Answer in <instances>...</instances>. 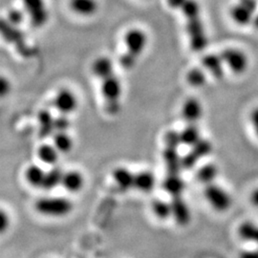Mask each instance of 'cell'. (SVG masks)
I'll return each mask as SVG.
<instances>
[{
	"label": "cell",
	"mask_w": 258,
	"mask_h": 258,
	"mask_svg": "<svg viewBox=\"0 0 258 258\" xmlns=\"http://www.w3.org/2000/svg\"><path fill=\"white\" fill-rule=\"evenodd\" d=\"M163 188L170 197L183 195L184 182L180 174L167 173L163 181Z\"/></svg>",
	"instance_id": "18"
},
{
	"label": "cell",
	"mask_w": 258,
	"mask_h": 258,
	"mask_svg": "<svg viewBox=\"0 0 258 258\" xmlns=\"http://www.w3.org/2000/svg\"><path fill=\"white\" fill-rule=\"evenodd\" d=\"M244 258H258V249L255 251H245L241 254Z\"/></svg>",
	"instance_id": "37"
},
{
	"label": "cell",
	"mask_w": 258,
	"mask_h": 258,
	"mask_svg": "<svg viewBox=\"0 0 258 258\" xmlns=\"http://www.w3.org/2000/svg\"><path fill=\"white\" fill-rule=\"evenodd\" d=\"M46 171L37 165H31L25 170V179L28 184L34 187H42Z\"/></svg>",
	"instance_id": "23"
},
{
	"label": "cell",
	"mask_w": 258,
	"mask_h": 258,
	"mask_svg": "<svg viewBox=\"0 0 258 258\" xmlns=\"http://www.w3.org/2000/svg\"><path fill=\"white\" fill-rule=\"evenodd\" d=\"M69 7L76 15L83 18H91L100 9L98 0H70Z\"/></svg>",
	"instance_id": "12"
},
{
	"label": "cell",
	"mask_w": 258,
	"mask_h": 258,
	"mask_svg": "<svg viewBox=\"0 0 258 258\" xmlns=\"http://www.w3.org/2000/svg\"><path fill=\"white\" fill-rule=\"evenodd\" d=\"M53 145L60 154H66L72 150L74 142L71 136L67 133V131H61L54 133Z\"/></svg>",
	"instance_id": "25"
},
{
	"label": "cell",
	"mask_w": 258,
	"mask_h": 258,
	"mask_svg": "<svg viewBox=\"0 0 258 258\" xmlns=\"http://www.w3.org/2000/svg\"><path fill=\"white\" fill-rule=\"evenodd\" d=\"M223 62L221 55H207L202 58L204 67L217 80H221L224 75Z\"/></svg>",
	"instance_id": "21"
},
{
	"label": "cell",
	"mask_w": 258,
	"mask_h": 258,
	"mask_svg": "<svg viewBox=\"0 0 258 258\" xmlns=\"http://www.w3.org/2000/svg\"><path fill=\"white\" fill-rule=\"evenodd\" d=\"M61 185L70 194H78L83 189L84 178L80 171L70 170L64 172Z\"/></svg>",
	"instance_id": "17"
},
{
	"label": "cell",
	"mask_w": 258,
	"mask_h": 258,
	"mask_svg": "<svg viewBox=\"0 0 258 258\" xmlns=\"http://www.w3.org/2000/svg\"><path fill=\"white\" fill-rule=\"evenodd\" d=\"M123 42L125 45V52L120 55V65L125 70H131L143 55L148 45V37L147 33L139 28L128 30L124 37Z\"/></svg>",
	"instance_id": "2"
},
{
	"label": "cell",
	"mask_w": 258,
	"mask_h": 258,
	"mask_svg": "<svg viewBox=\"0 0 258 258\" xmlns=\"http://www.w3.org/2000/svg\"><path fill=\"white\" fill-rule=\"evenodd\" d=\"M156 185V177L149 170H142L135 174L134 187L144 194L150 192Z\"/></svg>",
	"instance_id": "19"
},
{
	"label": "cell",
	"mask_w": 258,
	"mask_h": 258,
	"mask_svg": "<svg viewBox=\"0 0 258 258\" xmlns=\"http://www.w3.org/2000/svg\"><path fill=\"white\" fill-rule=\"evenodd\" d=\"M151 210L153 214L160 220H166L172 217L171 202H167L162 199H156L152 202Z\"/></svg>",
	"instance_id": "27"
},
{
	"label": "cell",
	"mask_w": 258,
	"mask_h": 258,
	"mask_svg": "<svg viewBox=\"0 0 258 258\" xmlns=\"http://www.w3.org/2000/svg\"><path fill=\"white\" fill-rule=\"evenodd\" d=\"M251 201L256 207H258V188L255 191H253V194L251 195Z\"/></svg>",
	"instance_id": "38"
},
{
	"label": "cell",
	"mask_w": 258,
	"mask_h": 258,
	"mask_svg": "<svg viewBox=\"0 0 258 258\" xmlns=\"http://www.w3.org/2000/svg\"><path fill=\"white\" fill-rule=\"evenodd\" d=\"M250 120H251L253 125H254V128H255V131H256V134H257L258 136V107L251 112Z\"/></svg>",
	"instance_id": "36"
},
{
	"label": "cell",
	"mask_w": 258,
	"mask_h": 258,
	"mask_svg": "<svg viewBox=\"0 0 258 258\" xmlns=\"http://www.w3.org/2000/svg\"><path fill=\"white\" fill-rule=\"evenodd\" d=\"M69 127H70V120L68 119V115L59 114L57 117H55V132L67 131Z\"/></svg>",
	"instance_id": "32"
},
{
	"label": "cell",
	"mask_w": 258,
	"mask_h": 258,
	"mask_svg": "<svg viewBox=\"0 0 258 258\" xmlns=\"http://www.w3.org/2000/svg\"><path fill=\"white\" fill-rule=\"evenodd\" d=\"M164 144H165V147L167 148H179L180 145H182L181 139H180V132L172 129L167 130L164 135Z\"/></svg>",
	"instance_id": "31"
},
{
	"label": "cell",
	"mask_w": 258,
	"mask_h": 258,
	"mask_svg": "<svg viewBox=\"0 0 258 258\" xmlns=\"http://www.w3.org/2000/svg\"><path fill=\"white\" fill-rule=\"evenodd\" d=\"M63 174L64 172L61 170L60 167L56 166H52L48 171H46L45 180L42 185V188L46 190L54 189L62 183Z\"/></svg>",
	"instance_id": "26"
},
{
	"label": "cell",
	"mask_w": 258,
	"mask_h": 258,
	"mask_svg": "<svg viewBox=\"0 0 258 258\" xmlns=\"http://www.w3.org/2000/svg\"><path fill=\"white\" fill-rule=\"evenodd\" d=\"M9 217H8L7 213L4 211H2L0 213V229L2 232L6 231L7 228L9 227Z\"/></svg>",
	"instance_id": "34"
},
{
	"label": "cell",
	"mask_w": 258,
	"mask_h": 258,
	"mask_svg": "<svg viewBox=\"0 0 258 258\" xmlns=\"http://www.w3.org/2000/svg\"><path fill=\"white\" fill-rule=\"evenodd\" d=\"M24 15H25L24 11L21 12V11L18 9L10 10L8 16H7V19L9 21V23L17 26V25H19L20 23H22Z\"/></svg>",
	"instance_id": "33"
},
{
	"label": "cell",
	"mask_w": 258,
	"mask_h": 258,
	"mask_svg": "<svg viewBox=\"0 0 258 258\" xmlns=\"http://www.w3.org/2000/svg\"><path fill=\"white\" fill-rule=\"evenodd\" d=\"M92 73L97 79L103 80L114 74V63L108 56H100L92 63Z\"/></svg>",
	"instance_id": "20"
},
{
	"label": "cell",
	"mask_w": 258,
	"mask_h": 258,
	"mask_svg": "<svg viewBox=\"0 0 258 258\" xmlns=\"http://www.w3.org/2000/svg\"><path fill=\"white\" fill-rule=\"evenodd\" d=\"M186 82L192 87H202L207 82V76L200 68H192L186 74Z\"/></svg>",
	"instance_id": "29"
},
{
	"label": "cell",
	"mask_w": 258,
	"mask_h": 258,
	"mask_svg": "<svg viewBox=\"0 0 258 258\" xmlns=\"http://www.w3.org/2000/svg\"><path fill=\"white\" fill-rule=\"evenodd\" d=\"M38 136L40 139H46L55 133V117L47 109L40 110L37 114Z\"/></svg>",
	"instance_id": "14"
},
{
	"label": "cell",
	"mask_w": 258,
	"mask_h": 258,
	"mask_svg": "<svg viewBox=\"0 0 258 258\" xmlns=\"http://www.w3.org/2000/svg\"><path fill=\"white\" fill-rule=\"evenodd\" d=\"M39 214L50 217H64L73 210V203L63 197H43L35 203Z\"/></svg>",
	"instance_id": "4"
},
{
	"label": "cell",
	"mask_w": 258,
	"mask_h": 258,
	"mask_svg": "<svg viewBox=\"0 0 258 258\" xmlns=\"http://www.w3.org/2000/svg\"><path fill=\"white\" fill-rule=\"evenodd\" d=\"M180 139L182 145L186 147L191 148L195 144H197L201 140V136L196 123H186L184 128L180 131Z\"/></svg>",
	"instance_id": "24"
},
{
	"label": "cell",
	"mask_w": 258,
	"mask_h": 258,
	"mask_svg": "<svg viewBox=\"0 0 258 258\" xmlns=\"http://www.w3.org/2000/svg\"><path fill=\"white\" fill-rule=\"evenodd\" d=\"M54 106L59 114L70 115L78 107V99L74 93L69 89H60L55 94Z\"/></svg>",
	"instance_id": "9"
},
{
	"label": "cell",
	"mask_w": 258,
	"mask_h": 258,
	"mask_svg": "<svg viewBox=\"0 0 258 258\" xmlns=\"http://www.w3.org/2000/svg\"><path fill=\"white\" fill-rule=\"evenodd\" d=\"M207 201L217 212H224L231 206V198L228 194L216 184H207L204 190Z\"/></svg>",
	"instance_id": "6"
},
{
	"label": "cell",
	"mask_w": 258,
	"mask_h": 258,
	"mask_svg": "<svg viewBox=\"0 0 258 258\" xmlns=\"http://www.w3.org/2000/svg\"><path fill=\"white\" fill-rule=\"evenodd\" d=\"M10 84L9 82H7L5 80V78L1 79V83H0V91H1V95L5 96L7 93L9 92Z\"/></svg>",
	"instance_id": "35"
},
{
	"label": "cell",
	"mask_w": 258,
	"mask_h": 258,
	"mask_svg": "<svg viewBox=\"0 0 258 258\" xmlns=\"http://www.w3.org/2000/svg\"><path fill=\"white\" fill-rule=\"evenodd\" d=\"M59 154L60 153L55 148L54 145L43 144L37 148V157L39 161L47 166H55V164L58 161Z\"/></svg>",
	"instance_id": "22"
},
{
	"label": "cell",
	"mask_w": 258,
	"mask_h": 258,
	"mask_svg": "<svg viewBox=\"0 0 258 258\" xmlns=\"http://www.w3.org/2000/svg\"><path fill=\"white\" fill-rule=\"evenodd\" d=\"M23 11L32 26L41 28L45 26L50 19V13L45 0H21Z\"/></svg>",
	"instance_id": "5"
},
{
	"label": "cell",
	"mask_w": 258,
	"mask_h": 258,
	"mask_svg": "<svg viewBox=\"0 0 258 258\" xmlns=\"http://www.w3.org/2000/svg\"><path fill=\"white\" fill-rule=\"evenodd\" d=\"M203 115L201 102L195 98H188L182 106V117L186 123H196Z\"/></svg>",
	"instance_id": "13"
},
{
	"label": "cell",
	"mask_w": 258,
	"mask_h": 258,
	"mask_svg": "<svg viewBox=\"0 0 258 258\" xmlns=\"http://www.w3.org/2000/svg\"><path fill=\"white\" fill-rule=\"evenodd\" d=\"M101 92L105 104V110L115 115L120 110V99L122 94V85L118 76L112 74L102 80Z\"/></svg>",
	"instance_id": "3"
},
{
	"label": "cell",
	"mask_w": 258,
	"mask_h": 258,
	"mask_svg": "<svg viewBox=\"0 0 258 258\" xmlns=\"http://www.w3.org/2000/svg\"><path fill=\"white\" fill-rule=\"evenodd\" d=\"M217 174H218L217 167L215 165L210 163V164L204 165L198 169L196 173V178L200 183L207 185L213 183Z\"/></svg>",
	"instance_id": "28"
},
{
	"label": "cell",
	"mask_w": 258,
	"mask_h": 258,
	"mask_svg": "<svg viewBox=\"0 0 258 258\" xmlns=\"http://www.w3.org/2000/svg\"><path fill=\"white\" fill-rule=\"evenodd\" d=\"M112 177L115 184L122 191H126L134 187L135 174L132 173L126 167L120 166L115 168L112 172Z\"/></svg>",
	"instance_id": "16"
},
{
	"label": "cell",
	"mask_w": 258,
	"mask_h": 258,
	"mask_svg": "<svg viewBox=\"0 0 258 258\" xmlns=\"http://www.w3.org/2000/svg\"><path fill=\"white\" fill-rule=\"evenodd\" d=\"M212 150V143L208 140L201 139L197 144L191 147L189 152L182 157V166L184 169L189 170L197 165L199 160L211 154Z\"/></svg>",
	"instance_id": "7"
},
{
	"label": "cell",
	"mask_w": 258,
	"mask_h": 258,
	"mask_svg": "<svg viewBox=\"0 0 258 258\" xmlns=\"http://www.w3.org/2000/svg\"><path fill=\"white\" fill-rule=\"evenodd\" d=\"M257 9L256 0H239L231 9V17L238 25H247Z\"/></svg>",
	"instance_id": "8"
},
{
	"label": "cell",
	"mask_w": 258,
	"mask_h": 258,
	"mask_svg": "<svg viewBox=\"0 0 258 258\" xmlns=\"http://www.w3.org/2000/svg\"><path fill=\"white\" fill-rule=\"evenodd\" d=\"M222 58L224 62H226L231 68V71L241 74L243 73L248 65L247 56L244 53L236 49H226L221 53Z\"/></svg>",
	"instance_id": "10"
},
{
	"label": "cell",
	"mask_w": 258,
	"mask_h": 258,
	"mask_svg": "<svg viewBox=\"0 0 258 258\" xmlns=\"http://www.w3.org/2000/svg\"><path fill=\"white\" fill-rule=\"evenodd\" d=\"M171 9L179 11L185 19V32L189 46L194 52H201L208 45L202 12L197 0H166Z\"/></svg>",
	"instance_id": "1"
},
{
	"label": "cell",
	"mask_w": 258,
	"mask_h": 258,
	"mask_svg": "<svg viewBox=\"0 0 258 258\" xmlns=\"http://www.w3.org/2000/svg\"><path fill=\"white\" fill-rule=\"evenodd\" d=\"M163 159L167 173L180 174L182 166V157L178 152V148L165 147L163 151Z\"/></svg>",
	"instance_id": "15"
},
{
	"label": "cell",
	"mask_w": 258,
	"mask_h": 258,
	"mask_svg": "<svg viewBox=\"0 0 258 258\" xmlns=\"http://www.w3.org/2000/svg\"><path fill=\"white\" fill-rule=\"evenodd\" d=\"M170 202L172 206V217L174 218L176 223L180 226L187 225L191 219V214L183 195L171 197Z\"/></svg>",
	"instance_id": "11"
},
{
	"label": "cell",
	"mask_w": 258,
	"mask_h": 258,
	"mask_svg": "<svg viewBox=\"0 0 258 258\" xmlns=\"http://www.w3.org/2000/svg\"><path fill=\"white\" fill-rule=\"evenodd\" d=\"M240 237L243 239L252 241L258 244V227L255 225L246 222L243 223L238 229Z\"/></svg>",
	"instance_id": "30"
}]
</instances>
